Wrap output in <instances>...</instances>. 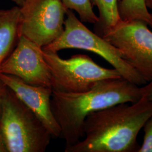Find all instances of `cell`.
I'll use <instances>...</instances> for the list:
<instances>
[{
  "label": "cell",
  "mask_w": 152,
  "mask_h": 152,
  "mask_svg": "<svg viewBox=\"0 0 152 152\" xmlns=\"http://www.w3.org/2000/svg\"><path fill=\"white\" fill-rule=\"evenodd\" d=\"M145 23L122 20L101 37L118 49L126 62L145 80H152V32Z\"/></svg>",
  "instance_id": "obj_6"
},
{
  "label": "cell",
  "mask_w": 152,
  "mask_h": 152,
  "mask_svg": "<svg viewBox=\"0 0 152 152\" xmlns=\"http://www.w3.org/2000/svg\"><path fill=\"white\" fill-rule=\"evenodd\" d=\"M5 86V84L0 80V116L1 114V110H2V98H3Z\"/></svg>",
  "instance_id": "obj_16"
},
{
  "label": "cell",
  "mask_w": 152,
  "mask_h": 152,
  "mask_svg": "<svg viewBox=\"0 0 152 152\" xmlns=\"http://www.w3.org/2000/svg\"><path fill=\"white\" fill-rule=\"evenodd\" d=\"M0 130L7 152H45L52 137L37 116L6 85Z\"/></svg>",
  "instance_id": "obj_3"
},
{
  "label": "cell",
  "mask_w": 152,
  "mask_h": 152,
  "mask_svg": "<svg viewBox=\"0 0 152 152\" xmlns=\"http://www.w3.org/2000/svg\"><path fill=\"white\" fill-rule=\"evenodd\" d=\"M152 115V102L144 99L91 113L83 125L84 139L65 152H137V137Z\"/></svg>",
  "instance_id": "obj_1"
},
{
  "label": "cell",
  "mask_w": 152,
  "mask_h": 152,
  "mask_svg": "<svg viewBox=\"0 0 152 152\" xmlns=\"http://www.w3.org/2000/svg\"><path fill=\"white\" fill-rule=\"evenodd\" d=\"M142 94L141 99H145L152 102V80L147 82V85L142 86Z\"/></svg>",
  "instance_id": "obj_15"
},
{
  "label": "cell",
  "mask_w": 152,
  "mask_h": 152,
  "mask_svg": "<svg viewBox=\"0 0 152 152\" xmlns=\"http://www.w3.org/2000/svg\"><path fill=\"white\" fill-rule=\"evenodd\" d=\"M20 8V36L44 48L63 32L68 9L60 0H26Z\"/></svg>",
  "instance_id": "obj_7"
},
{
  "label": "cell",
  "mask_w": 152,
  "mask_h": 152,
  "mask_svg": "<svg viewBox=\"0 0 152 152\" xmlns=\"http://www.w3.org/2000/svg\"><path fill=\"white\" fill-rule=\"evenodd\" d=\"M44 56L52 77L53 90L84 92L99 82L122 78L115 69L102 67L86 55L63 59L57 52L44 51Z\"/></svg>",
  "instance_id": "obj_5"
},
{
  "label": "cell",
  "mask_w": 152,
  "mask_h": 152,
  "mask_svg": "<svg viewBox=\"0 0 152 152\" xmlns=\"http://www.w3.org/2000/svg\"><path fill=\"white\" fill-rule=\"evenodd\" d=\"M20 8L0 9V64L14 49L20 38Z\"/></svg>",
  "instance_id": "obj_10"
},
{
  "label": "cell",
  "mask_w": 152,
  "mask_h": 152,
  "mask_svg": "<svg viewBox=\"0 0 152 152\" xmlns=\"http://www.w3.org/2000/svg\"><path fill=\"white\" fill-rule=\"evenodd\" d=\"M10 1L13 2L14 4H15L16 6L21 7L26 0H10Z\"/></svg>",
  "instance_id": "obj_18"
},
{
  "label": "cell",
  "mask_w": 152,
  "mask_h": 152,
  "mask_svg": "<svg viewBox=\"0 0 152 152\" xmlns=\"http://www.w3.org/2000/svg\"><path fill=\"white\" fill-rule=\"evenodd\" d=\"M64 31L54 41L42 48L44 51L58 52L66 49H81L100 56L119 72L123 78L141 86L145 80L129 65L118 49L87 28L71 10L66 14Z\"/></svg>",
  "instance_id": "obj_4"
},
{
  "label": "cell",
  "mask_w": 152,
  "mask_h": 152,
  "mask_svg": "<svg viewBox=\"0 0 152 152\" xmlns=\"http://www.w3.org/2000/svg\"><path fill=\"white\" fill-rule=\"evenodd\" d=\"M118 10L121 20H138L152 27V14L148 10L145 0H120Z\"/></svg>",
  "instance_id": "obj_12"
},
{
  "label": "cell",
  "mask_w": 152,
  "mask_h": 152,
  "mask_svg": "<svg viewBox=\"0 0 152 152\" xmlns=\"http://www.w3.org/2000/svg\"><path fill=\"white\" fill-rule=\"evenodd\" d=\"M65 7L71 10H74L78 14L82 22L91 24H97L98 17L92 8L90 0H60Z\"/></svg>",
  "instance_id": "obj_13"
},
{
  "label": "cell",
  "mask_w": 152,
  "mask_h": 152,
  "mask_svg": "<svg viewBox=\"0 0 152 152\" xmlns=\"http://www.w3.org/2000/svg\"><path fill=\"white\" fill-rule=\"evenodd\" d=\"M0 80L37 116L53 138L60 137V126L51 110V88L29 85L15 76L3 73H0Z\"/></svg>",
  "instance_id": "obj_9"
},
{
  "label": "cell",
  "mask_w": 152,
  "mask_h": 152,
  "mask_svg": "<svg viewBox=\"0 0 152 152\" xmlns=\"http://www.w3.org/2000/svg\"><path fill=\"white\" fill-rule=\"evenodd\" d=\"M142 88L123 78L99 82L90 90L81 92L53 90L51 110L59 125L60 137L65 148L83 137V125L88 115L124 103H135L142 98Z\"/></svg>",
  "instance_id": "obj_2"
},
{
  "label": "cell",
  "mask_w": 152,
  "mask_h": 152,
  "mask_svg": "<svg viewBox=\"0 0 152 152\" xmlns=\"http://www.w3.org/2000/svg\"><path fill=\"white\" fill-rule=\"evenodd\" d=\"M92 5L98 7L99 22L96 24V33L100 36L103 33L114 27L121 20L118 10L120 0H90Z\"/></svg>",
  "instance_id": "obj_11"
},
{
  "label": "cell",
  "mask_w": 152,
  "mask_h": 152,
  "mask_svg": "<svg viewBox=\"0 0 152 152\" xmlns=\"http://www.w3.org/2000/svg\"><path fill=\"white\" fill-rule=\"evenodd\" d=\"M144 135L143 142L137 152H152V115L143 126Z\"/></svg>",
  "instance_id": "obj_14"
},
{
  "label": "cell",
  "mask_w": 152,
  "mask_h": 152,
  "mask_svg": "<svg viewBox=\"0 0 152 152\" xmlns=\"http://www.w3.org/2000/svg\"><path fill=\"white\" fill-rule=\"evenodd\" d=\"M0 73L15 76L29 85L52 88L42 48L24 36H20L15 48L1 63Z\"/></svg>",
  "instance_id": "obj_8"
},
{
  "label": "cell",
  "mask_w": 152,
  "mask_h": 152,
  "mask_svg": "<svg viewBox=\"0 0 152 152\" xmlns=\"http://www.w3.org/2000/svg\"><path fill=\"white\" fill-rule=\"evenodd\" d=\"M145 2L148 8L152 9V0H145Z\"/></svg>",
  "instance_id": "obj_19"
},
{
  "label": "cell",
  "mask_w": 152,
  "mask_h": 152,
  "mask_svg": "<svg viewBox=\"0 0 152 152\" xmlns=\"http://www.w3.org/2000/svg\"><path fill=\"white\" fill-rule=\"evenodd\" d=\"M0 152H7V150L6 147L5 142L4 141L1 130H0Z\"/></svg>",
  "instance_id": "obj_17"
}]
</instances>
